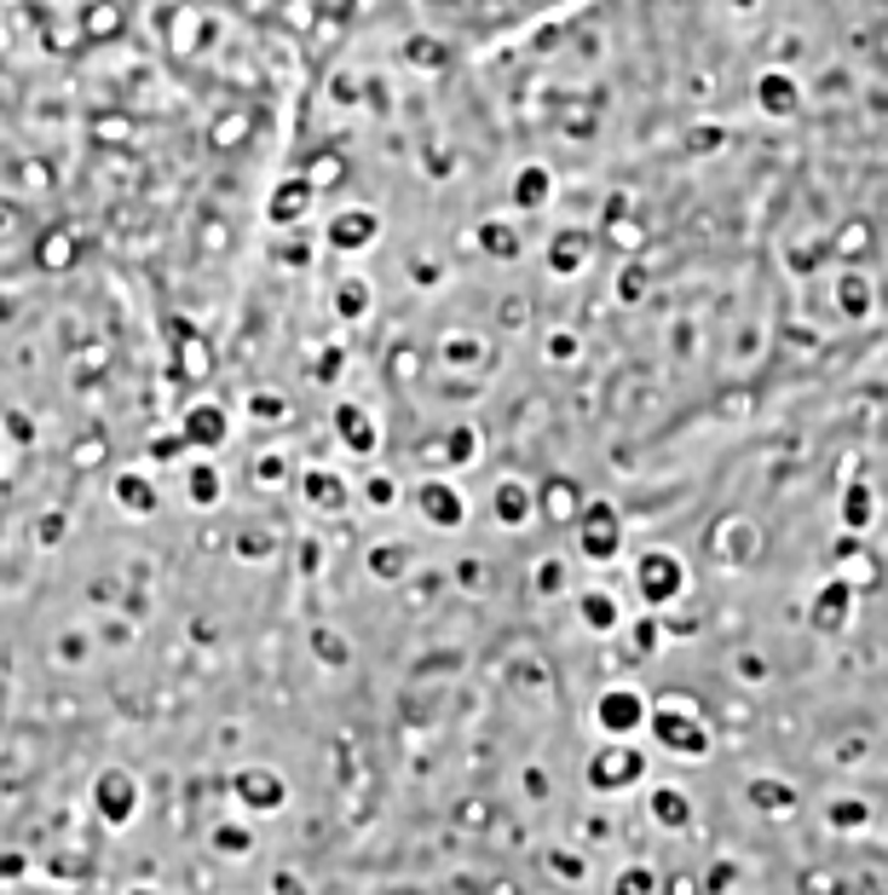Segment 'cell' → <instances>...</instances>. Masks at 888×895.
Returning <instances> with one entry per match:
<instances>
[{"label":"cell","mask_w":888,"mask_h":895,"mask_svg":"<svg viewBox=\"0 0 888 895\" xmlns=\"http://www.w3.org/2000/svg\"><path fill=\"white\" fill-rule=\"evenodd\" d=\"M588 780H595L600 792H611V786H629V780H641V751L611 746L606 757H595V769H588Z\"/></svg>","instance_id":"cell-1"},{"label":"cell","mask_w":888,"mask_h":895,"mask_svg":"<svg viewBox=\"0 0 888 895\" xmlns=\"http://www.w3.org/2000/svg\"><path fill=\"white\" fill-rule=\"evenodd\" d=\"M133 803H139V797H133V780L127 774H104L99 780V815L104 820H133Z\"/></svg>","instance_id":"cell-2"},{"label":"cell","mask_w":888,"mask_h":895,"mask_svg":"<svg viewBox=\"0 0 888 895\" xmlns=\"http://www.w3.org/2000/svg\"><path fill=\"white\" fill-rule=\"evenodd\" d=\"M237 797L255 803V809H278V803H283V786H278V774H243V780H237Z\"/></svg>","instance_id":"cell-3"},{"label":"cell","mask_w":888,"mask_h":895,"mask_svg":"<svg viewBox=\"0 0 888 895\" xmlns=\"http://www.w3.org/2000/svg\"><path fill=\"white\" fill-rule=\"evenodd\" d=\"M600 723H606V728H634V723H641V705H634V693H606Z\"/></svg>","instance_id":"cell-4"},{"label":"cell","mask_w":888,"mask_h":895,"mask_svg":"<svg viewBox=\"0 0 888 895\" xmlns=\"http://www.w3.org/2000/svg\"><path fill=\"white\" fill-rule=\"evenodd\" d=\"M652 815L664 820V826H687L693 809H687V797H681L675 786H657V792H652Z\"/></svg>","instance_id":"cell-5"},{"label":"cell","mask_w":888,"mask_h":895,"mask_svg":"<svg viewBox=\"0 0 888 895\" xmlns=\"http://www.w3.org/2000/svg\"><path fill=\"white\" fill-rule=\"evenodd\" d=\"M611 895H652V872H647V866L618 872V879H611Z\"/></svg>","instance_id":"cell-6"},{"label":"cell","mask_w":888,"mask_h":895,"mask_svg":"<svg viewBox=\"0 0 888 895\" xmlns=\"http://www.w3.org/2000/svg\"><path fill=\"white\" fill-rule=\"evenodd\" d=\"M750 797H756V803H767V809H785V786H762V780H756V786H750Z\"/></svg>","instance_id":"cell-7"},{"label":"cell","mask_w":888,"mask_h":895,"mask_svg":"<svg viewBox=\"0 0 888 895\" xmlns=\"http://www.w3.org/2000/svg\"><path fill=\"white\" fill-rule=\"evenodd\" d=\"M214 838H220L225 855H243V849H248V838H243V832H232V826H225V832H214Z\"/></svg>","instance_id":"cell-8"},{"label":"cell","mask_w":888,"mask_h":895,"mask_svg":"<svg viewBox=\"0 0 888 895\" xmlns=\"http://www.w3.org/2000/svg\"><path fill=\"white\" fill-rule=\"evenodd\" d=\"M127 895H150V890H127Z\"/></svg>","instance_id":"cell-9"}]
</instances>
